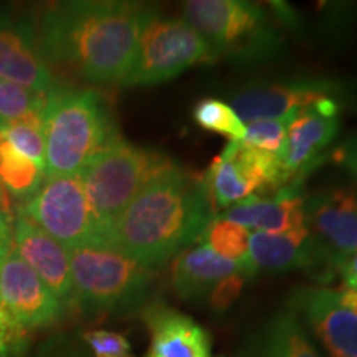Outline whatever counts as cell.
<instances>
[{"mask_svg": "<svg viewBox=\"0 0 357 357\" xmlns=\"http://www.w3.org/2000/svg\"><path fill=\"white\" fill-rule=\"evenodd\" d=\"M0 306L25 333L55 324L65 311L13 245L0 265Z\"/></svg>", "mask_w": 357, "mask_h": 357, "instance_id": "4fadbf2b", "label": "cell"}, {"mask_svg": "<svg viewBox=\"0 0 357 357\" xmlns=\"http://www.w3.org/2000/svg\"><path fill=\"white\" fill-rule=\"evenodd\" d=\"M305 211L328 283L357 252V192L342 185L324 187L306 195Z\"/></svg>", "mask_w": 357, "mask_h": 357, "instance_id": "ba28073f", "label": "cell"}, {"mask_svg": "<svg viewBox=\"0 0 357 357\" xmlns=\"http://www.w3.org/2000/svg\"><path fill=\"white\" fill-rule=\"evenodd\" d=\"M334 160L347 169V172L357 181V134L342 142L334 153Z\"/></svg>", "mask_w": 357, "mask_h": 357, "instance_id": "f546056e", "label": "cell"}, {"mask_svg": "<svg viewBox=\"0 0 357 357\" xmlns=\"http://www.w3.org/2000/svg\"><path fill=\"white\" fill-rule=\"evenodd\" d=\"M192 116L205 131L220 134L230 142L243 141L245 123L229 102L217 98H204L194 106Z\"/></svg>", "mask_w": 357, "mask_h": 357, "instance_id": "cb8c5ba5", "label": "cell"}, {"mask_svg": "<svg viewBox=\"0 0 357 357\" xmlns=\"http://www.w3.org/2000/svg\"><path fill=\"white\" fill-rule=\"evenodd\" d=\"M199 240L223 258H229L231 261H245L248 253L250 231L238 223L215 217Z\"/></svg>", "mask_w": 357, "mask_h": 357, "instance_id": "d4e9b609", "label": "cell"}, {"mask_svg": "<svg viewBox=\"0 0 357 357\" xmlns=\"http://www.w3.org/2000/svg\"><path fill=\"white\" fill-rule=\"evenodd\" d=\"M215 60L211 45L184 17L160 19L158 13L142 30L132 66L121 86H154L187 68Z\"/></svg>", "mask_w": 357, "mask_h": 357, "instance_id": "52a82bcc", "label": "cell"}, {"mask_svg": "<svg viewBox=\"0 0 357 357\" xmlns=\"http://www.w3.org/2000/svg\"><path fill=\"white\" fill-rule=\"evenodd\" d=\"M10 328H19V326H17L10 318H8L7 312L2 310V306H0V331H6V329H10Z\"/></svg>", "mask_w": 357, "mask_h": 357, "instance_id": "e575fe53", "label": "cell"}, {"mask_svg": "<svg viewBox=\"0 0 357 357\" xmlns=\"http://www.w3.org/2000/svg\"><path fill=\"white\" fill-rule=\"evenodd\" d=\"M213 218L202 176L174 164L142 187L102 243L158 270L197 242Z\"/></svg>", "mask_w": 357, "mask_h": 357, "instance_id": "7a4b0ae2", "label": "cell"}, {"mask_svg": "<svg viewBox=\"0 0 357 357\" xmlns=\"http://www.w3.org/2000/svg\"><path fill=\"white\" fill-rule=\"evenodd\" d=\"M298 114V113H296ZM296 114H288L283 118L257 119V121L245 124V144L265 151V153L280 154L287 142L288 128L291 119Z\"/></svg>", "mask_w": 357, "mask_h": 357, "instance_id": "4316f807", "label": "cell"}, {"mask_svg": "<svg viewBox=\"0 0 357 357\" xmlns=\"http://www.w3.org/2000/svg\"><path fill=\"white\" fill-rule=\"evenodd\" d=\"M13 248L65 310L73 307L70 252L63 245L19 213L13 218Z\"/></svg>", "mask_w": 357, "mask_h": 357, "instance_id": "2e32d148", "label": "cell"}, {"mask_svg": "<svg viewBox=\"0 0 357 357\" xmlns=\"http://www.w3.org/2000/svg\"><path fill=\"white\" fill-rule=\"evenodd\" d=\"M48 93L0 79V121L7 123L30 113H45Z\"/></svg>", "mask_w": 357, "mask_h": 357, "instance_id": "484cf974", "label": "cell"}, {"mask_svg": "<svg viewBox=\"0 0 357 357\" xmlns=\"http://www.w3.org/2000/svg\"><path fill=\"white\" fill-rule=\"evenodd\" d=\"M43 119L45 176H82L121 139L108 98L91 88L55 84Z\"/></svg>", "mask_w": 357, "mask_h": 357, "instance_id": "3957f363", "label": "cell"}, {"mask_svg": "<svg viewBox=\"0 0 357 357\" xmlns=\"http://www.w3.org/2000/svg\"><path fill=\"white\" fill-rule=\"evenodd\" d=\"M288 310L329 357H357V311L342 301L339 289L300 288L289 298Z\"/></svg>", "mask_w": 357, "mask_h": 357, "instance_id": "7c38bea8", "label": "cell"}, {"mask_svg": "<svg viewBox=\"0 0 357 357\" xmlns=\"http://www.w3.org/2000/svg\"><path fill=\"white\" fill-rule=\"evenodd\" d=\"M45 171L13 147L0 132V184L17 199H30L40 189Z\"/></svg>", "mask_w": 357, "mask_h": 357, "instance_id": "7402d4cb", "label": "cell"}, {"mask_svg": "<svg viewBox=\"0 0 357 357\" xmlns=\"http://www.w3.org/2000/svg\"><path fill=\"white\" fill-rule=\"evenodd\" d=\"M3 258H6V255H0V265H2V261H3Z\"/></svg>", "mask_w": 357, "mask_h": 357, "instance_id": "8d00e7d4", "label": "cell"}, {"mask_svg": "<svg viewBox=\"0 0 357 357\" xmlns=\"http://www.w3.org/2000/svg\"><path fill=\"white\" fill-rule=\"evenodd\" d=\"M300 182L301 178L293 181L268 197L258 194L250 195L218 217L238 223L247 230L287 235L294 240L310 238L305 195L300 192Z\"/></svg>", "mask_w": 357, "mask_h": 357, "instance_id": "9a60e30c", "label": "cell"}, {"mask_svg": "<svg viewBox=\"0 0 357 357\" xmlns=\"http://www.w3.org/2000/svg\"><path fill=\"white\" fill-rule=\"evenodd\" d=\"M45 357H86V354L70 342H58L47 351Z\"/></svg>", "mask_w": 357, "mask_h": 357, "instance_id": "836d02e7", "label": "cell"}, {"mask_svg": "<svg viewBox=\"0 0 357 357\" xmlns=\"http://www.w3.org/2000/svg\"><path fill=\"white\" fill-rule=\"evenodd\" d=\"M83 341L93 357H134L126 336L106 329H93L83 334Z\"/></svg>", "mask_w": 357, "mask_h": 357, "instance_id": "83f0119b", "label": "cell"}, {"mask_svg": "<svg viewBox=\"0 0 357 357\" xmlns=\"http://www.w3.org/2000/svg\"><path fill=\"white\" fill-rule=\"evenodd\" d=\"M0 79L50 93L55 83L40 52L33 22L0 10Z\"/></svg>", "mask_w": 357, "mask_h": 357, "instance_id": "5bb4252c", "label": "cell"}, {"mask_svg": "<svg viewBox=\"0 0 357 357\" xmlns=\"http://www.w3.org/2000/svg\"><path fill=\"white\" fill-rule=\"evenodd\" d=\"M151 342L144 357H215L204 326L166 303L151 301L144 310Z\"/></svg>", "mask_w": 357, "mask_h": 357, "instance_id": "e0dca14e", "label": "cell"}, {"mask_svg": "<svg viewBox=\"0 0 357 357\" xmlns=\"http://www.w3.org/2000/svg\"><path fill=\"white\" fill-rule=\"evenodd\" d=\"M213 208H230L250 195H261L276 178L275 154L245 142H229L202 176Z\"/></svg>", "mask_w": 357, "mask_h": 357, "instance_id": "8fae6325", "label": "cell"}, {"mask_svg": "<svg viewBox=\"0 0 357 357\" xmlns=\"http://www.w3.org/2000/svg\"><path fill=\"white\" fill-rule=\"evenodd\" d=\"M245 263L252 276L260 271L288 273L294 270H305L321 283H324L323 266H321L311 236L306 240H294L287 235L253 231L250 234Z\"/></svg>", "mask_w": 357, "mask_h": 357, "instance_id": "d6986e66", "label": "cell"}, {"mask_svg": "<svg viewBox=\"0 0 357 357\" xmlns=\"http://www.w3.org/2000/svg\"><path fill=\"white\" fill-rule=\"evenodd\" d=\"M45 113H30L13 121L0 123V132L19 153L45 171Z\"/></svg>", "mask_w": 357, "mask_h": 357, "instance_id": "603a6c76", "label": "cell"}, {"mask_svg": "<svg viewBox=\"0 0 357 357\" xmlns=\"http://www.w3.org/2000/svg\"><path fill=\"white\" fill-rule=\"evenodd\" d=\"M248 280V276L245 273H234L213 287V289L208 293V296L205 298L211 306V310L217 314L229 311V307L238 300V296L242 294V289L245 287V281Z\"/></svg>", "mask_w": 357, "mask_h": 357, "instance_id": "f1b7e54d", "label": "cell"}, {"mask_svg": "<svg viewBox=\"0 0 357 357\" xmlns=\"http://www.w3.org/2000/svg\"><path fill=\"white\" fill-rule=\"evenodd\" d=\"M172 166L166 154L134 146L123 137L102 153L82 174L95 225V242H105L116 220L142 187Z\"/></svg>", "mask_w": 357, "mask_h": 357, "instance_id": "8992f818", "label": "cell"}, {"mask_svg": "<svg viewBox=\"0 0 357 357\" xmlns=\"http://www.w3.org/2000/svg\"><path fill=\"white\" fill-rule=\"evenodd\" d=\"M339 275L342 276V284H344V288L357 291V252L352 255L351 260L342 266L341 273Z\"/></svg>", "mask_w": 357, "mask_h": 357, "instance_id": "d6a6232c", "label": "cell"}, {"mask_svg": "<svg viewBox=\"0 0 357 357\" xmlns=\"http://www.w3.org/2000/svg\"><path fill=\"white\" fill-rule=\"evenodd\" d=\"M0 189H2V184H0Z\"/></svg>", "mask_w": 357, "mask_h": 357, "instance_id": "74e56055", "label": "cell"}, {"mask_svg": "<svg viewBox=\"0 0 357 357\" xmlns=\"http://www.w3.org/2000/svg\"><path fill=\"white\" fill-rule=\"evenodd\" d=\"M0 212H3V213L10 212V211H8V205L6 202V197H3V187L0 189Z\"/></svg>", "mask_w": 357, "mask_h": 357, "instance_id": "d590c367", "label": "cell"}, {"mask_svg": "<svg viewBox=\"0 0 357 357\" xmlns=\"http://www.w3.org/2000/svg\"><path fill=\"white\" fill-rule=\"evenodd\" d=\"M13 245V218L0 212V255H7Z\"/></svg>", "mask_w": 357, "mask_h": 357, "instance_id": "1f68e13d", "label": "cell"}, {"mask_svg": "<svg viewBox=\"0 0 357 357\" xmlns=\"http://www.w3.org/2000/svg\"><path fill=\"white\" fill-rule=\"evenodd\" d=\"M19 213L66 250L96 240L82 176H45L40 189Z\"/></svg>", "mask_w": 357, "mask_h": 357, "instance_id": "9c48e42d", "label": "cell"}, {"mask_svg": "<svg viewBox=\"0 0 357 357\" xmlns=\"http://www.w3.org/2000/svg\"><path fill=\"white\" fill-rule=\"evenodd\" d=\"M73 307L88 314L144 310L153 293L155 270L141 265L102 242L71 248Z\"/></svg>", "mask_w": 357, "mask_h": 357, "instance_id": "277c9868", "label": "cell"}, {"mask_svg": "<svg viewBox=\"0 0 357 357\" xmlns=\"http://www.w3.org/2000/svg\"><path fill=\"white\" fill-rule=\"evenodd\" d=\"M347 98V86L337 79L305 77L250 84L235 93L230 106L247 124L257 119L283 118L301 113L328 100L346 102Z\"/></svg>", "mask_w": 357, "mask_h": 357, "instance_id": "30bf717a", "label": "cell"}, {"mask_svg": "<svg viewBox=\"0 0 357 357\" xmlns=\"http://www.w3.org/2000/svg\"><path fill=\"white\" fill-rule=\"evenodd\" d=\"M234 273H245L252 278L245 261H231L205 243H199L185 248L174 260L172 288L185 301L205 300L218 281Z\"/></svg>", "mask_w": 357, "mask_h": 357, "instance_id": "ffe728a7", "label": "cell"}, {"mask_svg": "<svg viewBox=\"0 0 357 357\" xmlns=\"http://www.w3.org/2000/svg\"><path fill=\"white\" fill-rule=\"evenodd\" d=\"M240 357H323L296 316L276 312L250 341Z\"/></svg>", "mask_w": 357, "mask_h": 357, "instance_id": "44dd1931", "label": "cell"}, {"mask_svg": "<svg viewBox=\"0 0 357 357\" xmlns=\"http://www.w3.org/2000/svg\"><path fill=\"white\" fill-rule=\"evenodd\" d=\"M184 19L211 45L218 58L260 63L278 56L283 38L268 10L247 0H189Z\"/></svg>", "mask_w": 357, "mask_h": 357, "instance_id": "5b68a950", "label": "cell"}, {"mask_svg": "<svg viewBox=\"0 0 357 357\" xmlns=\"http://www.w3.org/2000/svg\"><path fill=\"white\" fill-rule=\"evenodd\" d=\"M0 123H2V121H0Z\"/></svg>", "mask_w": 357, "mask_h": 357, "instance_id": "f35d334b", "label": "cell"}, {"mask_svg": "<svg viewBox=\"0 0 357 357\" xmlns=\"http://www.w3.org/2000/svg\"><path fill=\"white\" fill-rule=\"evenodd\" d=\"M25 331L19 328H10L0 331V357H12L25 344Z\"/></svg>", "mask_w": 357, "mask_h": 357, "instance_id": "4dcf8cb0", "label": "cell"}, {"mask_svg": "<svg viewBox=\"0 0 357 357\" xmlns=\"http://www.w3.org/2000/svg\"><path fill=\"white\" fill-rule=\"evenodd\" d=\"M158 8L126 0L53 3L37 29L48 66H60L95 84L121 86L131 70L141 33Z\"/></svg>", "mask_w": 357, "mask_h": 357, "instance_id": "6da1fadb", "label": "cell"}, {"mask_svg": "<svg viewBox=\"0 0 357 357\" xmlns=\"http://www.w3.org/2000/svg\"><path fill=\"white\" fill-rule=\"evenodd\" d=\"M341 121L339 118H324L314 109H305L291 119L287 142L278 154L284 184L298 181L301 172L319 162L321 154L336 139Z\"/></svg>", "mask_w": 357, "mask_h": 357, "instance_id": "ac0fdd59", "label": "cell"}]
</instances>
